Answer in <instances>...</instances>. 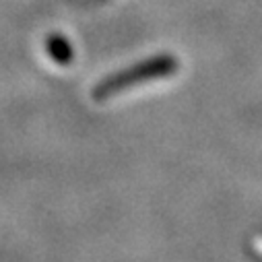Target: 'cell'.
Listing matches in <instances>:
<instances>
[{
    "label": "cell",
    "mask_w": 262,
    "mask_h": 262,
    "mask_svg": "<svg viewBox=\"0 0 262 262\" xmlns=\"http://www.w3.org/2000/svg\"><path fill=\"white\" fill-rule=\"evenodd\" d=\"M176 69L173 60L169 58H159V60H153L149 64H143V67L130 71V73H124L120 77H116L114 81H110L107 85H103L99 89V93H112V91H120L124 87H133L137 83H143L147 81V77H159V75H165V73H171Z\"/></svg>",
    "instance_id": "6da1fadb"
}]
</instances>
